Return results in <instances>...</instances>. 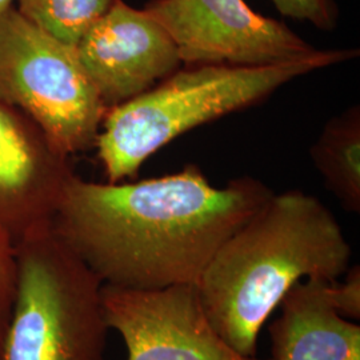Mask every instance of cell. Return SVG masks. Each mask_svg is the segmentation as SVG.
Masks as SVG:
<instances>
[{"label": "cell", "instance_id": "obj_5", "mask_svg": "<svg viewBox=\"0 0 360 360\" xmlns=\"http://www.w3.org/2000/svg\"><path fill=\"white\" fill-rule=\"evenodd\" d=\"M0 101L30 116L67 156L95 146L107 112L70 46L15 7L0 16Z\"/></svg>", "mask_w": 360, "mask_h": 360}, {"label": "cell", "instance_id": "obj_16", "mask_svg": "<svg viewBox=\"0 0 360 360\" xmlns=\"http://www.w3.org/2000/svg\"><path fill=\"white\" fill-rule=\"evenodd\" d=\"M13 0H0V16L13 7Z\"/></svg>", "mask_w": 360, "mask_h": 360}, {"label": "cell", "instance_id": "obj_15", "mask_svg": "<svg viewBox=\"0 0 360 360\" xmlns=\"http://www.w3.org/2000/svg\"><path fill=\"white\" fill-rule=\"evenodd\" d=\"M345 282L330 284L331 299L338 312L349 321L360 319V267L354 266L345 274Z\"/></svg>", "mask_w": 360, "mask_h": 360}, {"label": "cell", "instance_id": "obj_11", "mask_svg": "<svg viewBox=\"0 0 360 360\" xmlns=\"http://www.w3.org/2000/svg\"><path fill=\"white\" fill-rule=\"evenodd\" d=\"M326 188L348 212H360V105L352 104L326 122L309 148Z\"/></svg>", "mask_w": 360, "mask_h": 360}, {"label": "cell", "instance_id": "obj_13", "mask_svg": "<svg viewBox=\"0 0 360 360\" xmlns=\"http://www.w3.org/2000/svg\"><path fill=\"white\" fill-rule=\"evenodd\" d=\"M281 15L309 22L322 31L338 26L339 8L335 0H271Z\"/></svg>", "mask_w": 360, "mask_h": 360}, {"label": "cell", "instance_id": "obj_12", "mask_svg": "<svg viewBox=\"0 0 360 360\" xmlns=\"http://www.w3.org/2000/svg\"><path fill=\"white\" fill-rule=\"evenodd\" d=\"M16 10L30 22L70 46L101 16L115 0H16Z\"/></svg>", "mask_w": 360, "mask_h": 360}, {"label": "cell", "instance_id": "obj_8", "mask_svg": "<svg viewBox=\"0 0 360 360\" xmlns=\"http://www.w3.org/2000/svg\"><path fill=\"white\" fill-rule=\"evenodd\" d=\"M75 50L107 108L142 95L183 65L167 31L123 0L114 1Z\"/></svg>", "mask_w": 360, "mask_h": 360}, {"label": "cell", "instance_id": "obj_10", "mask_svg": "<svg viewBox=\"0 0 360 360\" xmlns=\"http://www.w3.org/2000/svg\"><path fill=\"white\" fill-rule=\"evenodd\" d=\"M309 278L283 296L271 323L272 360H360L359 323L335 309L330 284Z\"/></svg>", "mask_w": 360, "mask_h": 360}, {"label": "cell", "instance_id": "obj_14", "mask_svg": "<svg viewBox=\"0 0 360 360\" xmlns=\"http://www.w3.org/2000/svg\"><path fill=\"white\" fill-rule=\"evenodd\" d=\"M16 283L18 269L15 245L6 233L0 231V354L4 335L13 315Z\"/></svg>", "mask_w": 360, "mask_h": 360}, {"label": "cell", "instance_id": "obj_6", "mask_svg": "<svg viewBox=\"0 0 360 360\" xmlns=\"http://www.w3.org/2000/svg\"><path fill=\"white\" fill-rule=\"evenodd\" d=\"M143 10L167 31L184 65L263 67L324 51L245 0H151Z\"/></svg>", "mask_w": 360, "mask_h": 360}, {"label": "cell", "instance_id": "obj_7", "mask_svg": "<svg viewBox=\"0 0 360 360\" xmlns=\"http://www.w3.org/2000/svg\"><path fill=\"white\" fill-rule=\"evenodd\" d=\"M101 296L105 324L123 339L127 360H272L233 349L208 319L196 284L102 285Z\"/></svg>", "mask_w": 360, "mask_h": 360}, {"label": "cell", "instance_id": "obj_1", "mask_svg": "<svg viewBox=\"0 0 360 360\" xmlns=\"http://www.w3.org/2000/svg\"><path fill=\"white\" fill-rule=\"evenodd\" d=\"M274 191L252 176L215 187L196 165L159 178L65 184L52 229L103 285L198 284L219 248Z\"/></svg>", "mask_w": 360, "mask_h": 360}, {"label": "cell", "instance_id": "obj_9", "mask_svg": "<svg viewBox=\"0 0 360 360\" xmlns=\"http://www.w3.org/2000/svg\"><path fill=\"white\" fill-rule=\"evenodd\" d=\"M72 175L70 156L30 116L0 101V231L13 245L51 223Z\"/></svg>", "mask_w": 360, "mask_h": 360}, {"label": "cell", "instance_id": "obj_4", "mask_svg": "<svg viewBox=\"0 0 360 360\" xmlns=\"http://www.w3.org/2000/svg\"><path fill=\"white\" fill-rule=\"evenodd\" d=\"M18 283L0 360H104L101 281L52 224L15 245Z\"/></svg>", "mask_w": 360, "mask_h": 360}, {"label": "cell", "instance_id": "obj_2", "mask_svg": "<svg viewBox=\"0 0 360 360\" xmlns=\"http://www.w3.org/2000/svg\"><path fill=\"white\" fill-rule=\"evenodd\" d=\"M351 255L338 219L316 196L274 193L219 248L196 287L220 336L257 356L259 334L288 290L309 278L339 281Z\"/></svg>", "mask_w": 360, "mask_h": 360}, {"label": "cell", "instance_id": "obj_3", "mask_svg": "<svg viewBox=\"0 0 360 360\" xmlns=\"http://www.w3.org/2000/svg\"><path fill=\"white\" fill-rule=\"evenodd\" d=\"M359 56V50H324L309 60L243 67L186 65L142 95L110 107L95 146L110 183L136 178L144 162L180 135L250 108L284 84Z\"/></svg>", "mask_w": 360, "mask_h": 360}]
</instances>
